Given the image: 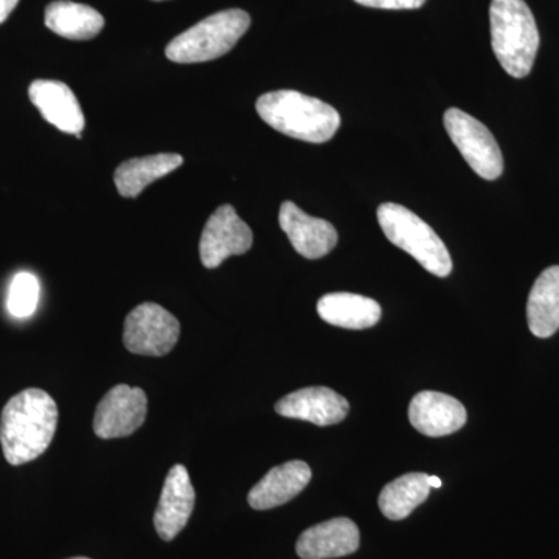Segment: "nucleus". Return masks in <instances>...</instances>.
<instances>
[{"label":"nucleus","instance_id":"obj_6","mask_svg":"<svg viewBox=\"0 0 559 559\" xmlns=\"http://www.w3.org/2000/svg\"><path fill=\"white\" fill-rule=\"evenodd\" d=\"M443 120L452 143L476 175L487 180L502 176V151L484 123L457 108L448 109Z\"/></svg>","mask_w":559,"mask_h":559},{"label":"nucleus","instance_id":"obj_13","mask_svg":"<svg viewBox=\"0 0 559 559\" xmlns=\"http://www.w3.org/2000/svg\"><path fill=\"white\" fill-rule=\"evenodd\" d=\"M466 418L465 406L444 393L426 390L411 401L412 426L426 437L451 436L465 426Z\"/></svg>","mask_w":559,"mask_h":559},{"label":"nucleus","instance_id":"obj_10","mask_svg":"<svg viewBox=\"0 0 559 559\" xmlns=\"http://www.w3.org/2000/svg\"><path fill=\"white\" fill-rule=\"evenodd\" d=\"M278 223L296 252L308 260L329 255L340 240L333 224L307 215L290 201L283 202Z\"/></svg>","mask_w":559,"mask_h":559},{"label":"nucleus","instance_id":"obj_19","mask_svg":"<svg viewBox=\"0 0 559 559\" xmlns=\"http://www.w3.org/2000/svg\"><path fill=\"white\" fill-rule=\"evenodd\" d=\"M182 164L183 157L175 153L138 157L119 165L114 173V182L121 197L138 198L146 187L178 170Z\"/></svg>","mask_w":559,"mask_h":559},{"label":"nucleus","instance_id":"obj_17","mask_svg":"<svg viewBox=\"0 0 559 559\" xmlns=\"http://www.w3.org/2000/svg\"><path fill=\"white\" fill-rule=\"evenodd\" d=\"M320 319L347 330H366L377 325L381 319L378 301L358 294H326L318 304Z\"/></svg>","mask_w":559,"mask_h":559},{"label":"nucleus","instance_id":"obj_3","mask_svg":"<svg viewBox=\"0 0 559 559\" xmlns=\"http://www.w3.org/2000/svg\"><path fill=\"white\" fill-rule=\"evenodd\" d=\"M492 51L513 79L532 72L539 49L535 16L524 0H492L489 7Z\"/></svg>","mask_w":559,"mask_h":559},{"label":"nucleus","instance_id":"obj_2","mask_svg":"<svg viewBox=\"0 0 559 559\" xmlns=\"http://www.w3.org/2000/svg\"><path fill=\"white\" fill-rule=\"evenodd\" d=\"M257 112L275 131L310 143H325L341 127V116L329 103L297 91L261 95Z\"/></svg>","mask_w":559,"mask_h":559},{"label":"nucleus","instance_id":"obj_5","mask_svg":"<svg viewBox=\"0 0 559 559\" xmlns=\"http://www.w3.org/2000/svg\"><path fill=\"white\" fill-rule=\"evenodd\" d=\"M249 27L250 16L246 11H219L176 36L165 49V55L178 64L218 60L234 49Z\"/></svg>","mask_w":559,"mask_h":559},{"label":"nucleus","instance_id":"obj_14","mask_svg":"<svg viewBox=\"0 0 559 559\" xmlns=\"http://www.w3.org/2000/svg\"><path fill=\"white\" fill-rule=\"evenodd\" d=\"M28 97L40 116L66 134L81 139L86 127L83 109L68 84L53 80H36L31 84Z\"/></svg>","mask_w":559,"mask_h":559},{"label":"nucleus","instance_id":"obj_23","mask_svg":"<svg viewBox=\"0 0 559 559\" xmlns=\"http://www.w3.org/2000/svg\"><path fill=\"white\" fill-rule=\"evenodd\" d=\"M356 3L380 10H418L426 0H355Z\"/></svg>","mask_w":559,"mask_h":559},{"label":"nucleus","instance_id":"obj_21","mask_svg":"<svg viewBox=\"0 0 559 559\" xmlns=\"http://www.w3.org/2000/svg\"><path fill=\"white\" fill-rule=\"evenodd\" d=\"M429 476L425 473H409L390 481L380 495V509L390 521L406 520L412 511L429 498Z\"/></svg>","mask_w":559,"mask_h":559},{"label":"nucleus","instance_id":"obj_12","mask_svg":"<svg viewBox=\"0 0 559 559\" xmlns=\"http://www.w3.org/2000/svg\"><path fill=\"white\" fill-rule=\"evenodd\" d=\"M348 401L329 388H307L283 396L275 404L282 417L301 419L316 426H333L344 421Z\"/></svg>","mask_w":559,"mask_h":559},{"label":"nucleus","instance_id":"obj_25","mask_svg":"<svg viewBox=\"0 0 559 559\" xmlns=\"http://www.w3.org/2000/svg\"><path fill=\"white\" fill-rule=\"evenodd\" d=\"M428 481L430 488H441V480L439 479V477L429 476Z\"/></svg>","mask_w":559,"mask_h":559},{"label":"nucleus","instance_id":"obj_15","mask_svg":"<svg viewBox=\"0 0 559 559\" xmlns=\"http://www.w3.org/2000/svg\"><path fill=\"white\" fill-rule=\"evenodd\" d=\"M359 528L347 518H336L305 530L296 544L301 559L348 557L359 547Z\"/></svg>","mask_w":559,"mask_h":559},{"label":"nucleus","instance_id":"obj_22","mask_svg":"<svg viewBox=\"0 0 559 559\" xmlns=\"http://www.w3.org/2000/svg\"><path fill=\"white\" fill-rule=\"evenodd\" d=\"M39 280L32 272H20L11 280L7 308L13 318L27 319L39 304Z\"/></svg>","mask_w":559,"mask_h":559},{"label":"nucleus","instance_id":"obj_20","mask_svg":"<svg viewBox=\"0 0 559 559\" xmlns=\"http://www.w3.org/2000/svg\"><path fill=\"white\" fill-rule=\"evenodd\" d=\"M46 25L49 31L66 39L87 40L95 38L105 27V17L84 3L58 0L46 9Z\"/></svg>","mask_w":559,"mask_h":559},{"label":"nucleus","instance_id":"obj_24","mask_svg":"<svg viewBox=\"0 0 559 559\" xmlns=\"http://www.w3.org/2000/svg\"><path fill=\"white\" fill-rule=\"evenodd\" d=\"M17 3H20V0H0V24L9 20L10 14L16 9Z\"/></svg>","mask_w":559,"mask_h":559},{"label":"nucleus","instance_id":"obj_1","mask_svg":"<svg viewBox=\"0 0 559 559\" xmlns=\"http://www.w3.org/2000/svg\"><path fill=\"white\" fill-rule=\"evenodd\" d=\"M58 428V406L49 393L25 389L5 404L0 417V444L13 466L36 460L47 451Z\"/></svg>","mask_w":559,"mask_h":559},{"label":"nucleus","instance_id":"obj_4","mask_svg":"<svg viewBox=\"0 0 559 559\" xmlns=\"http://www.w3.org/2000/svg\"><path fill=\"white\" fill-rule=\"evenodd\" d=\"M378 223L388 240L403 249L437 277H448L452 272L450 250L436 230L409 209L395 202L378 207Z\"/></svg>","mask_w":559,"mask_h":559},{"label":"nucleus","instance_id":"obj_26","mask_svg":"<svg viewBox=\"0 0 559 559\" xmlns=\"http://www.w3.org/2000/svg\"><path fill=\"white\" fill-rule=\"evenodd\" d=\"M69 559H91V558L76 557V558H69Z\"/></svg>","mask_w":559,"mask_h":559},{"label":"nucleus","instance_id":"obj_7","mask_svg":"<svg viewBox=\"0 0 559 559\" xmlns=\"http://www.w3.org/2000/svg\"><path fill=\"white\" fill-rule=\"evenodd\" d=\"M179 320L157 304H142L124 320V347L134 355H168L178 344Z\"/></svg>","mask_w":559,"mask_h":559},{"label":"nucleus","instance_id":"obj_16","mask_svg":"<svg viewBox=\"0 0 559 559\" xmlns=\"http://www.w3.org/2000/svg\"><path fill=\"white\" fill-rule=\"evenodd\" d=\"M312 477L311 468L301 460L272 468L252 489L248 500L253 510H271L299 496Z\"/></svg>","mask_w":559,"mask_h":559},{"label":"nucleus","instance_id":"obj_11","mask_svg":"<svg viewBox=\"0 0 559 559\" xmlns=\"http://www.w3.org/2000/svg\"><path fill=\"white\" fill-rule=\"evenodd\" d=\"M197 492L190 480L189 471L183 465H175L168 471L164 489L154 513V527L164 540H173L189 524L193 513Z\"/></svg>","mask_w":559,"mask_h":559},{"label":"nucleus","instance_id":"obj_18","mask_svg":"<svg viewBox=\"0 0 559 559\" xmlns=\"http://www.w3.org/2000/svg\"><path fill=\"white\" fill-rule=\"evenodd\" d=\"M527 320L530 331L540 340L559 330V266L544 271L530 290Z\"/></svg>","mask_w":559,"mask_h":559},{"label":"nucleus","instance_id":"obj_9","mask_svg":"<svg viewBox=\"0 0 559 559\" xmlns=\"http://www.w3.org/2000/svg\"><path fill=\"white\" fill-rule=\"evenodd\" d=\"M253 235L231 205H221L210 216L200 242L202 264L215 270L231 255H242L252 248Z\"/></svg>","mask_w":559,"mask_h":559},{"label":"nucleus","instance_id":"obj_8","mask_svg":"<svg viewBox=\"0 0 559 559\" xmlns=\"http://www.w3.org/2000/svg\"><path fill=\"white\" fill-rule=\"evenodd\" d=\"M148 414V399L139 388L119 384L109 390L94 417V432L103 440L123 439L142 428Z\"/></svg>","mask_w":559,"mask_h":559}]
</instances>
